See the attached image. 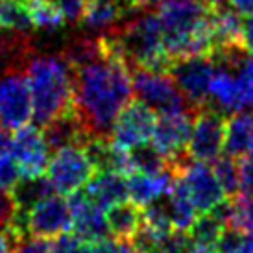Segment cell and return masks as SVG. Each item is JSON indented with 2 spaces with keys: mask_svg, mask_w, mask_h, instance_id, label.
Here are the masks:
<instances>
[{
  "mask_svg": "<svg viewBox=\"0 0 253 253\" xmlns=\"http://www.w3.org/2000/svg\"><path fill=\"white\" fill-rule=\"evenodd\" d=\"M71 69L72 111L76 119L89 139L109 137L115 119L133 96L129 69L107 54Z\"/></svg>",
  "mask_w": 253,
  "mask_h": 253,
  "instance_id": "1",
  "label": "cell"
},
{
  "mask_svg": "<svg viewBox=\"0 0 253 253\" xmlns=\"http://www.w3.org/2000/svg\"><path fill=\"white\" fill-rule=\"evenodd\" d=\"M163 44L170 59L211 52V6L202 0H163Z\"/></svg>",
  "mask_w": 253,
  "mask_h": 253,
  "instance_id": "2",
  "label": "cell"
},
{
  "mask_svg": "<svg viewBox=\"0 0 253 253\" xmlns=\"http://www.w3.org/2000/svg\"><path fill=\"white\" fill-rule=\"evenodd\" d=\"M32 96V119L37 126L72 109V69L63 56L28 57L24 63Z\"/></svg>",
  "mask_w": 253,
  "mask_h": 253,
  "instance_id": "3",
  "label": "cell"
},
{
  "mask_svg": "<svg viewBox=\"0 0 253 253\" xmlns=\"http://www.w3.org/2000/svg\"><path fill=\"white\" fill-rule=\"evenodd\" d=\"M131 74V89L137 100L154 109L155 115H170V113H192L194 109L189 100L177 89L176 82L169 72L133 69Z\"/></svg>",
  "mask_w": 253,
  "mask_h": 253,
  "instance_id": "4",
  "label": "cell"
},
{
  "mask_svg": "<svg viewBox=\"0 0 253 253\" xmlns=\"http://www.w3.org/2000/svg\"><path fill=\"white\" fill-rule=\"evenodd\" d=\"M13 229L21 237H39L54 240L72 229V214L69 200L61 194H50L32 209L19 212L13 222Z\"/></svg>",
  "mask_w": 253,
  "mask_h": 253,
  "instance_id": "5",
  "label": "cell"
},
{
  "mask_svg": "<svg viewBox=\"0 0 253 253\" xmlns=\"http://www.w3.org/2000/svg\"><path fill=\"white\" fill-rule=\"evenodd\" d=\"M96 170L82 144H71L56 150L48 159L46 177L54 192L71 196L82 190Z\"/></svg>",
  "mask_w": 253,
  "mask_h": 253,
  "instance_id": "6",
  "label": "cell"
},
{
  "mask_svg": "<svg viewBox=\"0 0 253 253\" xmlns=\"http://www.w3.org/2000/svg\"><path fill=\"white\" fill-rule=\"evenodd\" d=\"M32 119V96L24 69L4 67L0 72V124L9 129L28 124Z\"/></svg>",
  "mask_w": 253,
  "mask_h": 253,
  "instance_id": "7",
  "label": "cell"
},
{
  "mask_svg": "<svg viewBox=\"0 0 253 253\" xmlns=\"http://www.w3.org/2000/svg\"><path fill=\"white\" fill-rule=\"evenodd\" d=\"M167 72L176 82L183 96L189 100L194 113L207 104L209 85H211V78L214 72V65L207 54L172 59Z\"/></svg>",
  "mask_w": 253,
  "mask_h": 253,
  "instance_id": "8",
  "label": "cell"
},
{
  "mask_svg": "<svg viewBox=\"0 0 253 253\" xmlns=\"http://www.w3.org/2000/svg\"><path fill=\"white\" fill-rule=\"evenodd\" d=\"M225 115L214 107H200L192 117V129L187 142V154L190 159L212 163L224 150Z\"/></svg>",
  "mask_w": 253,
  "mask_h": 253,
  "instance_id": "9",
  "label": "cell"
},
{
  "mask_svg": "<svg viewBox=\"0 0 253 253\" xmlns=\"http://www.w3.org/2000/svg\"><path fill=\"white\" fill-rule=\"evenodd\" d=\"M155 111L141 100L127 102V106L119 113L109 131V139L122 150H129L152 139L155 124Z\"/></svg>",
  "mask_w": 253,
  "mask_h": 253,
  "instance_id": "10",
  "label": "cell"
},
{
  "mask_svg": "<svg viewBox=\"0 0 253 253\" xmlns=\"http://www.w3.org/2000/svg\"><path fill=\"white\" fill-rule=\"evenodd\" d=\"M9 154L17 161L22 176H42L46 172L50 148L42 137V131L37 126L24 124L17 127L15 135L11 137Z\"/></svg>",
  "mask_w": 253,
  "mask_h": 253,
  "instance_id": "11",
  "label": "cell"
},
{
  "mask_svg": "<svg viewBox=\"0 0 253 253\" xmlns=\"http://www.w3.org/2000/svg\"><path fill=\"white\" fill-rule=\"evenodd\" d=\"M185 187L189 190V196L198 212H209L225 198L224 189L220 187L216 174L209 163L189 159L177 172Z\"/></svg>",
  "mask_w": 253,
  "mask_h": 253,
  "instance_id": "12",
  "label": "cell"
},
{
  "mask_svg": "<svg viewBox=\"0 0 253 253\" xmlns=\"http://www.w3.org/2000/svg\"><path fill=\"white\" fill-rule=\"evenodd\" d=\"M192 113H170L155 117L152 144L161 152L167 161H177L187 154V142L192 129Z\"/></svg>",
  "mask_w": 253,
  "mask_h": 253,
  "instance_id": "13",
  "label": "cell"
},
{
  "mask_svg": "<svg viewBox=\"0 0 253 253\" xmlns=\"http://www.w3.org/2000/svg\"><path fill=\"white\" fill-rule=\"evenodd\" d=\"M67 200H69L72 214L71 231H74L76 237H80L85 242H96L106 237H111L109 227H107L106 211L92 204L84 190H78Z\"/></svg>",
  "mask_w": 253,
  "mask_h": 253,
  "instance_id": "14",
  "label": "cell"
},
{
  "mask_svg": "<svg viewBox=\"0 0 253 253\" xmlns=\"http://www.w3.org/2000/svg\"><path fill=\"white\" fill-rule=\"evenodd\" d=\"M139 11L141 7L135 0H85L82 24L87 30L104 36Z\"/></svg>",
  "mask_w": 253,
  "mask_h": 253,
  "instance_id": "15",
  "label": "cell"
},
{
  "mask_svg": "<svg viewBox=\"0 0 253 253\" xmlns=\"http://www.w3.org/2000/svg\"><path fill=\"white\" fill-rule=\"evenodd\" d=\"M207 106L214 107L225 117L244 109L242 91H240L235 69L225 67V65H214V72H212L211 85H209Z\"/></svg>",
  "mask_w": 253,
  "mask_h": 253,
  "instance_id": "16",
  "label": "cell"
},
{
  "mask_svg": "<svg viewBox=\"0 0 253 253\" xmlns=\"http://www.w3.org/2000/svg\"><path fill=\"white\" fill-rule=\"evenodd\" d=\"M176 172L167 167L159 172H129L126 177L127 181V200L133 202L139 207H146L159 198L167 196L174 185Z\"/></svg>",
  "mask_w": 253,
  "mask_h": 253,
  "instance_id": "17",
  "label": "cell"
},
{
  "mask_svg": "<svg viewBox=\"0 0 253 253\" xmlns=\"http://www.w3.org/2000/svg\"><path fill=\"white\" fill-rule=\"evenodd\" d=\"M84 192L92 204L107 211L113 205L127 200L126 174L115 170H96L84 187Z\"/></svg>",
  "mask_w": 253,
  "mask_h": 253,
  "instance_id": "18",
  "label": "cell"
},
{
  "mask_svg": "<svg viewBox=\"0 0 253 253\" xmlns=\"http://www.w3.org/2000/svg\"><path fill=\"white\" fill-rule=\"evenodd\" d=\"M242 44V15L229 4L211 6V50Z\"/></svg>",
  "mask_w": 253,
  "mask_h": 253,
  "instance_id": "19",
  "label": "cell"
},
{
  "mask_svg": "<svg viewBox=\"0 0 253 253\" xmlns=\"http://www.w3.org/2000/svg\"><path fill=\"white\" fill-rule=\"evenodd\" d=\"M224 152L235 159H242L253 152V113H233L225 120Z\"/></svg>",
  "mask_w": 253,
  "mask_h": 253,
  "instance_id": "20",
  "label": "cell"
},
{
  "mask_svg": "<svg viewBox=\"0 0 253 253\" xmlns=\"http://www.w3.org/2000/svg\"><path fill=\"white\" fill-rule=\"evenodd\" d=\"M42 137L50 150L54 152L63 146H71V144H84L89 139L72 109L50 120L48 124H44Z\"/></svg>",
  "mask_w": 253,
  "mask_h": 253,
  "instance_id": "21",
  "label": "cell"
},
{
  "mask_svg": "<svg viewBox=\"0 0 253 253\" xmlns=\"http://www.w3.org/2000/svg\"><path fill=\"white\" fill-rule=\"evenodd\" d=\"M167 204H169V214L172 227L176 231H189L192 222L196 220L198 211L194 204H192V200H190L185 183L177 174L169 196H167Z\"/></svg>",
  "mask_w": 253,
  "mask_h": 253,
  "instance_id": "22",
  "label": "cell"
},
{
  "mask_svg": "<svg viewBox=\"0 0 253 253\" xmlns=\"http://www.w3.org/2000/svg\"><path fill=\"white\" fill-rule=\"evenodd\" d=\"M107 227L115 239L129 240L142 224V211L133 202H120L106 211Z\"/></svg>",
  "mask_w": 253,
  "mask_h": 253,
  "instance_id": "23",
  "label": "cell"
},
{
  "mask_svg": "<svg viewBox=\"0 0 253 253\" xmlns=\"http://www.w3.org/2000/svg\"><path fill=\"white\" fill-rule=\"evenodd\" d=\"M11 194H13V200L17 204L19 212H24L32 209L36 204H39L41 200L54 194V189H52L48 177L44 174L32 177L22 176L19 181L15 183V187L11 189Z\"/></svg>",
  "mask_w": 253,
  "mask_h": 253,
  "instance_id": "24",
  "label": "cell"
},
{
  "mask_svg": "<svg viewBox=\"0 0 253 253\" xmlns=\"http://www.w3.org/2000/svg\"><path fill=\"white\" fill-rule=\"evenodd\" d=\"M32 30L34 22L24 0H0V32L28 36Z\"/></svg>",
  "mask_w": 253,
  "mask_h": 253,
  "instance_id": "25",
  "label": "cell"
},
{
  "mask_svg": "<svg viewBox=\"0 0 253 253\" xmlns=\"http://www.w3.org/2000/svg\"><path fill=\"white\" fill-rule=\"evenodd\" d=\"M24 2L28 6L34 28L46 34H56L65 26L63 15L52 0H24Z\"/></svg>",
  "mask_w": 253,
  "mask_h": 253,
  "instance_id": "26",
  "label": "cell"
},
{
  "mask_svg": "<svg viewBox=\"0 0 253 253\" xmlns=\"http://www.w3.org/2000/svg\"><path fill=\"white\" fill-rule=\"evenodd\" d=\"M127 159H129V172H159V170L167 169L169 161L167 157L154 146L148 142H142L139 146H133L127 150Z\"/></svg>",
  "mask_w": 253,
  "mask_h": 253,
  "instance_id": "27",
  "label": "cell"
},
{
  "mask_svg": "<svg viewBox=\"0 0 253 253\" xmlns=\"http://www.w3.org/2000/svg\"><path fill=\"white\" fill-rule=\"evenodd\" d=\"M225 229V224L212 211L202 212V216H196L189 229V235L192 242L198 246L216 248V242L220 239L222 231Z\"/></svg>",
  "mask_w": 253,
  "mask_h": 253,
  "instance_id": "28",
  "label": "cell"
},
{
  "mask_svg": "<svg viewBox=\"0 0 253 253\" xmlns=\"http://www.w3.org/2000/svg\"><path fill=\"white\" fill-rule=\"evenodd\" d=\"M212 170L216 174V179L220 187L224 189L225 198H233L239 194L240 189V170H239V159H235L227 154H220L212 161Z\"/></svg>",
  "mask_w": 253,
  "mask_h": 253,
  "instance_id": "29",
  "label": "cell"
},
{
  "mask_svg": "<svg viewBox=\"0 0 253 253\" xmlns=\"http://www.w3.org/2000/svg\"><path fill=\"white\" fill-rule=\"evenodd\" d=\"M30 54V41L26 36L0 34V65H19Z\"/></svg>",
  "mask_w": 253,
  "mask_h": 253,
  "instance_id": "30",
  "label": "cell"
},
{
  "mask_svg": "<svg viewBox=\"0 0 253 253\" xmlns=\"http://www.w3.org/2000/svg\"><path fill=\"white\" fill-rule=\"evenodd\" d=\"M227 225L253 237V200L240 194L233 196Z\"/></svg>",
  "mask_w": 253,
  "mask_h": 253,
  "instance_id": "31",
  "label": "cell"
},
{
  "mask_svg": "<svg viewBox=\"0 0 253 253\" xmlns=\"http://www.w3.org/2000/svg\"><path fill=\"white\" fill-rule=\"evenodd\" d=\"M216 253H253V237L225 225L216 242Z\"/></svg>",
  "mask_w": 253,
  "mask_h": 253,
  "instance_id": "32",
  "label": "cell"
},
{
  "mask_svg": "<svg viewBox=\"0 0 253 253\" xmlns=\"http://www.w3.org/2000/svg\"><path fill=\"white\" fill-rule=\"evenodd\" d=\"M161 233H157L155 229L148 227L146 224H141L139 229L131 235L129 239V244L133 248L135 253H154V252H161V242H163Z\"/></svg>",
  "mask_w": 253,
  "mask_h": 253,
  "instance_id": "33",
  "label": "cell"
},
{
  "mask_svg": "<svg viewBox=\"0 0 253 253\" xmlns=\"http://www.w3.org/2000/svg\"><path fill=\"white\" fill-rule=\"evenodd\" d=\"M235 72H237L240 91H242L244 109H253V54H250Z\"/></svg>",
  "mask_w": 253,
  "mask_h": 253,
  "instance_id": "34",
  "label": "cell"
},
{
  "mask_svg": "<svg viewBox=\"0 0 253 253\" xmlns=\"http://www.w3.org/2000/svg\"><path fill=\"white\" fill-rule=\"evenodd\" d=\"M194 242L190 239L189 231H170L163 237L161 252L163 253H192Z\"/></svg>",
  "mask_w": 253,
  "mask_h": 253,
  "instance_id": "35",
  "label": "cell"
},
{
  "mask_svg": "<svg viewBox=\"0 0 253 253\" xmlns=\"http://www.w3.org/2000/svg\"><path fill=\"white\" fill-rule=\"evenodd\" d=\"M22 177L21 169L17 161L13 159V155L6 152L0 154V189L11 190L15 187V183Z\"/></svg>",
  "mask_w": 253,
  "mask_h": 253,
  "instance_id": "36",
  "label": "cell"
},
{
  "mask_svg": "<svg viewBox=\"0 0 253 253\" xmlns=\"http://www.w3.org/2000/svg\"><path fill=\"white\" fill-rule=\"evenodd\" d=\"M52 253H92L89 242L82 240L76 235L65 233L61 237L54 239L52 242Z\"/></svg>",
  "mask_w": 253,
  "mask_h": 253,
  "instance_id": "37",
  "label": "cell"
},
{
  "mask_svg": "<svg viewBox=\"0 0 253 253\" xmlns=\"http://www.w3.org/2000/svg\"><path fill=\"white\" fill-rule=\"evenodd\" d=\"M19 214L11 190L0 189V231L13 229V222Z\"/></svg>",
  "mask_w": 253,
  "mask_h": 253,
  "instance_id": "38",
  "label": "cell"
},
{
  "mask_svg": "<svg viewBox=\"0 0 253 253\" xmlns=\"http://www.w3.org/2000/svg\"><path fill=\"white\" fill-rule=\"evenodd\" d=\"M52 2L61 11L65 22H69L72 26L82 22L85 11V0H52Z\"/></svg>",
  "mask_w": 253,
  "mask_h": 253,
  "instance_id": "39",
  "label": "cell"
},
{
  "mask_svg": "<svg viewBox=\"0 0 253 253\" xmlns=\"http://www.w3.org/2000/svg\"><path fill=\"white\" fill-rule=\"evenodd\" d=\"M239 170H240V196H246L253 200V152L244 155L239 159Z\"/></svg>",
  "mask_w": 253,
  "mask_h": 253,
  "instance_id": "40",
  "label": "cell"
},
{
  "mask_svg": "<svg viewBox=\"0 0 253 253\" xmlns=\"http://www.w3.org/2000/svg\"><path fill=\"white\" fill-rule=\"evenodd\" d=\"M11 253H52V242L48 239H39V237L30 239L26 235L15 244Z\"/></svg>",
  "mask_w": 253,
  "mask_h": 253,
  "instance_id": "41",
  "label": "cell"
},
{
  "mask_svg": "<svg viewBox=\"0 0 253 253\" xmlns=\"http://www.w3.org/2000/svg\"><path fill=\"white\" fill-rule=\"evenodd\" d=\"M21 239L22 237L15 229H4V231H0V253H11L15 244Z\"/></svg>",
  "mask_w": 253,
  "mask_h": 253,
  "instance_id": "42",
  "label": "cell"
},
{
  "mask_svg": "<svg viewBox=\"0 0 253 253\" xmlns=\"http://www.w3.org/2000/svg\"><path fill=\"white\" fill-rule=\"evenodd\" d=\"M242 44L250 54H253V17H246L242 21Z\"/></svg>",
  "mask_w": 253,
  "mask_h": 253,
  "instance_id": "43",
  "label": "cell"
},
{
  "mask_svg": "<svg viewBox=\"0 0 253 253\" xmlns=\"http://www.w3.org/2000/svg\"><path fill=\"white\" fill-rule=\"evenodd\" d=\"M242 17H253V0H227Z\"/></svg>",
  "mask_w": 253,
  "mask_h": 253,
  "instance_id": "44",
  "label": "cell"
},
{
  "mask_svg": "<svg viewBox=\"0 0 253 253\" xmlns=\"http://www.w3.org/2000/svg\"><path fill=\"white\" fill-rule=\"evenodd\" d=\"M11 137H13V135L9 133V127H6L4 124H0V154L9 152V146H11Z\"/></svg>",
  "mask_w": 253,
  "mask_h": 253,
  "instance_id": "45",
  "label": "cell"
},
{
  "mask_svg": "<svg viewBox=\"0 0 253 253\" xmlns=\"http://www.w3.org/2000/svg\"><path fill=\"white\" fill-rule=\"evenodd\" d=\"M137 2V6L141 7V9H150V7L154 6H159L163 0H135Z\"/></svg>",
  "mask_w": 253,
  "mask_h": 253,
  "instance_id": "46",
  "label": "cell"
},
{
  "mask_svg": "<svg viewBox=\"0 0 253 253\" xmlns=\"http://www.w3.org/2000/svg\"><path fill=\"white\" fill-rule=\"evenodd\" d=\"M154 253H163V252H154Z\"/></svg>",
  "mask_w": 253,
  "mask_h": 253,
  "instance_id": "47",
  "label": "cell"
}]
</instances>
